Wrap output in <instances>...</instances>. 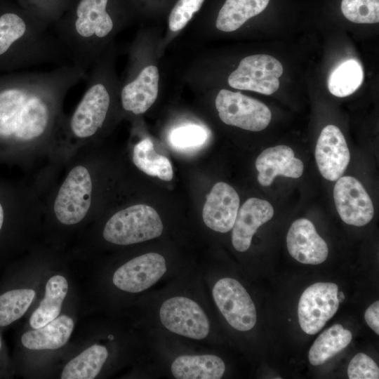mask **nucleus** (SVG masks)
Wrapping results in <instances>:
<instances>
[{"label": "nucleus", "instance_id": "obj_20", "mask_svg": "<svg viewBox=\"0 0 379 379\" xmlns=\"http://www.w3.org/2000/svg\"><path fill=\"white\" fill-rule=\"evenodd\" d=\"M67 290L68 284L64 277L55 275L48 280L44 298L29 319L32 328L41 327L59 315Z\"/></svg>", "mask_w": 379, "mask_h": 379}, {"label": "nucleus", "instance_id": "obj_14", "mask_svg": "<svg viewBox=\"0 0 379 379\" xmlns=\"http://www.w3.org/2000/svg\"><path fill=\"white\" fill-rule=\"evenodd\" d=\"M286 244L290 255L303 264L318 265L328 257L326 241L318 234L313 223L306 218L298 219L291 224Z\"/></svg>", "mask_w": 379, "mask_h": 379}, {"label": "nucleus", "instance_id": "obj_19", "mask_svg": "<svg viewBox=\"0 0 379 379\" xmlns=\"http://www.w3.org/2000/svg\"><path fill=\"white\" fill-rule=\"evenodd\" d=\"M171 370L178 379H219L225 373V365L213 354L182 355L173 361Z\"/></svg>", "mask_w": 379, "mask_h": 379}, {"label": "nucleus", "instance_id": "obj_33", "mask_svg": "<svg viewBox=\"0 0 379 379\" xmlns=\"http://www.w3.org/2000/svg\"><path fill=\"white\" fill-rule=\"evenodd\" d=\"M1 347V335H0V348Z\"/></svg>", "mask_w": 379, "mask_h": 379}, {"label": "nucleus", "instance_id": "obj_1", "mask_svg": "<svg viewBox=\"0 0 379 379\" xmlns=\"http://www.w3.org/2000/svg\"><path fill=\"white\" fill-rule=\"evenodd\" d=\"M87 72L72 63L18 75L0 86V147H25L65 126L62 104Z\"/></svg>", "mask_w": 379, "mask_h": 379}, {"label": "nucleus", "instance_id": "obj_11", "mask_svg": "<svg viewBox=\"0 0 379 379\" xmlns=\"http://www.w3.org/2000/svg\"><path fill=\"white\" fill-rule=\"evenodd\" d=\"M333 197L337 211L345 223L360 227L372 220L374 215L372 201L355 178H338L334 186Z\"/></svg>", "mask_w": 379, "mask_h": 379}, {"label": "nucleus", "instance_id": "obj_9", "mask_svg": "<svg viewBox=\"0 0 379 379\" xmlns=\"http://www.w3.org/2000/svg\"><path fill=\"white\" fill-rule=\"evenodd\" d=\"M163 326L170 331L184 337L201 340L209 333L208 319L193 300L176 296L166 300L159 310Z\"/></svg>", "mask_w": 379, "mask_h": 379}, {"label": "nucleus", "instance_id": "obj_22", "mask_svg": "<svg viewBox=\"0 0 379 379\" xmlns=\"http://www.w3.org/2000/svg\"><path fill=\"white\" fill-rule=\"evenodd\" d=\"M352 333L339 324L323 331L312 345L308 359L313 366L324 364L345 349L351 342Z\"/></svg>", "mask_w": 379, "mask_h": 379}, {"label": "nucleus", "instance_id": "obj_28", "mask_svg": "<svg viewBox=\"0 0 379 379\" xmlns=\"http://www.w3.org/2000/svg\"><path fill=\"white\" fill-rule=\"evenodd\" d=\"M206 130L199 125L189 124L175 128L169 140L173 147L180 149H194L204 145L207 140Z\"/></svg>", "mask_w": 379, "mask_h": 379}, {"label": "nucleus", "instance_id": "obj_32", "mask_svg": "<svg viewBox=\"0 0 379 379\" xmlns=\"http://www.w3.org/2000/svg\"><path fill=\"white\" fill-rule=\"evenodd\" d=\"M5 218L4 206L0 201V230L2 228Z\"/></svg>", "mask_w": 379, "mask_h": 379}, {"label": "nucleus", "instance_id": "obj_13", "mask_svg": "<svg viewBox=\"0 0 379 379\" xmlns=\"http://www.w3.org/2000/svg\"><path fill=\"white\" fill-rule=\"evenodd\" d=\"M239 203V197L232 187L223 182H217L204 205L202 217L205 225L215 232H229L234 225Z\"/></svg>", "mask_w": 379, "mask_h": 379}, {"label": "nucleus", "instance_id": "obj_21", "mask_svg": "<svg viewBox=\"0 0 379 379\" xmlns=\"http://www.w3.org/2000/svg\"><path fill=\"white\" fill-rule=\"evenodd\" d=\"M269 2L270 0H226L219 11L216 27L223 32L235 31L262 12Z\"/></svg>", "mask_w": 379, "mask_h": 379}, {"label": "nucleus", "instance_id": "obj_24", "mask_svg": "<svg viewBox=\"0 0 379 379\" xmlns=\"http://www.w3.org/2000/svg\"><path fill=\"white\" fill-rule=\"evenodd\" d=\"M133 161L141 171L165 181L173 178V171L170 161L157 154L152 140L145 138L137 143L133 151Z\"/></svg>", "mask_w": 379, "mask_h": 379}, {"label": "nucleus", "instance_id": "obj_2", "mask_svg": "<svg viewBox=\"0 0 379 379\" xmlns=\"http://www.w3.org/2000/svg\"><path fill=\"white\" fill-rule=\"evenodd\" d=\"M102 62L99 58L88 76L86 91L66 124L69 133L79 140L95 136L103 127L112 102Z\"/></svg>", "mask_w": 379, "mask_h": 379}, {"label": "nucleus", "instance_id": "obj_4", "mask_svg": "<svg viewBox=\"0 0 379 379\" xmlns=\"http://www.w3.org/2000/svg\"><path fill=\"white\" fill-rule=\"evenodd\" d=\"M93 183L88 170L74 166L67 174L55 199L53 209L59 222L74 225L81 221L91 204Z\"/></svg>", "mask_w": 379, "mask_h": 379}, {"label": "nucleus", "instance_id": "obj_29", "mask_svg": "<svg viewBox=\"0 0 379 379\" xmlns=\"http://www.w3.org/2000/svg\"><path fill=\"white\" fill-rule=\"evenodd\" d=\"M204 0H178L168 18L169 28L173 32L182 29L192 15L201 7Z\"/></svg>", "mask_w": 379, "mask_h": 379}, {"label": "nucleus", "instance_id": "obj_15", "mask_svg": "<svg viewBox=\"0 0 379 379\" xmlns=\"http://www.w3.org/2000/svg\"><path fill=\"white\" fill-rule=\"evenodd\" d=\"M274 215L272 206L266 200L250 198L239 208L232 228V243L239 252L247 251L258 229Z\"/></svg>", "mask_w": 379, "mask_h": 379}, {"label": "nucleus", "instance_id": "obj_31", "mask_svg": "<svg viewBox=\"0 0 379 379\" xmlns=\"http://www.w3.org/2000/svg\"><path fill=\"white\" fill-rule=\"evenodd\" d=\"M364 319L368 326L377 334H379V302L371 304L366 310Z\"/></svg>", "mask_w": 379, "mask_h": 379}, {"label": "nucleus", "instance_id": "obj_6", "mask_svg": "<svg viewBox=\"0 0 379 379\" xmlns=\"http://www.w3.org/2000/svg\"><path fill=\"white\" fill-rule=\"evenodd\" d=\"M282 73L283 67L275 58L253 55L241 60L229 76L228 84L234 88L271 95L278 90Z\"/></svg>", "mask_w": 379, "mask_h": 379}, {"label": "nucleus", "instance_id": "obj_5", "mask_svg": "<svg viewBox=\"0 0 379 379\" xmlns=\"http://www.w3.org/2000/svg\"><path fill=\"white\" fill-rule=\"evenodd\" d=\"M215 107L225 124L251 131L265 129L271 121L267 105L240 92L220 90L215 98Z\"/></svg>", "mask_w": 379, "mask_h": 379}, {"label": "nucleus", "instance_id": "obj_30", "mask_svg": "<svg viewBox=\"0 0 379 379\" xmlns=\"http://www.w3.org/2000/svg\"><path fill=\"white\" fill-rule=\"evenodd\" d=\"M347 375L350 379H378L379 368L369 356L358 353L348 365Z\"/></svg>", "mask_w": 379, "mask_h": 379}, {"label": "nucleus", "instance_id": "obj_23", "mask_svg": "<svg viewBox=\"0 0 379 379\" xmlns=\"http://www.w3.org/2000/svg\"><path fill=\"white\" fill-rule=\"evenodd\" d=\"M108 357L105 347L93 345L69 361L61 374L62 379H93L99 373Z\"/></svg>", "mask_w": 379, "mask_h": 379}, {"label": "nucleus", "instance_id": "obj_25", "mask_svg": "<svg viewBox=\"0 0 379 379\" xmlns=\"http://www.w3.org/2000/svg\"><path fill=\"white\" fill-rule=\"evenodd\" d=\"M364 80V71L360 63L354 59L340 63L330 74L328 88L331 94L345 97L353 93Z\"/></svg>", "mask_w": 379, "mask_h": 379}, {"label": "nucleus", "instance_id": "obj_26", "mask_svg": "<svg viewBox=\"0 0 379 379\" xmlns=\"http://www.w3.org/2000/svg\"><path fill=\"white\" fill-rule=\"evenodd\" d=\"M35 296L32 289H15L0 295V326H6L20 319L27 310Z\"/></svg>", "mask_w": 379, "mask_h": 379}, {"label": "nucleus", "instance_id": "obj_8", "mask_svg": "<svg viewBox=\"0 0 379 379\" xmlns=\"http://www.w3.org/2000/svg\"><path fill=\"white\" fill-rule=\"evenodd\" d=\"M212 293L217 307L232 328L247 331L254 327L257 321L255 305L237 280L222 278L215 284Z\"/></svg>", "mask_w": 379, "mask_h": 379}, {"label": "nucleus", "instance_id": "obj_7", "mask_svg": "<svg viewBox=\"0 0 379 379\" xmlns=\"http://www.w3.org/2000/svg\"><path fill=\"white\" fill-rule=\"evenodd\" d=\"M338 287L330 282H317L302 293L298 307V321L309 335L318 333L338 310Z\"/></svg>", "mask_w": 379, "mask_h": 379}, {"label": "nucleus", "instance_id": "obj_27", "mask_svg": "<svg viewBox=\"0 0 379 379\" xmlns=\"http://www.w3.org/2000/svg\"><path fill=\"white\" fill-rule=\"evenodd\" d=\"M341 11L347 20L354 23L379 22V0H342Z\"/></svg>", "mask_w": 379, "mask_h": 379}, {"label": "nucleus", "instance_id": "obj_17", "mask_svg": "<svg viewBox=\"0 0 379 379\" xmlns=\"http://www.w3.org/2000/svg\"><path fill=\"white\" fill-rule=\"evenodd\" d=\"M159 74L154 65L144 67L120 93L122 107L135 114L145 112L155 102L159 90Z\"/></svg>", "mask_w": 379, "mask_h": 379}, {"label": "nucleus", "instance_id": "obj_12", "mask_svg": "<svg viewBox=\"0 0 379 379\" xmlns=\"http://www.w3.org/2000/svg\"><path fill=\"white\" fill-rule=\"evenodd\" d=\"M350 159L345 138L339 128L325 126L315 148V159L321 175L328 180H337L344 173Z\"/></svg>", "mask_w": 379, "mask_h": 379}, {"label": "nucleus", "instance_id": "obj_18", "mask_svg": "<svg viewBox=\"0 0 379 379\" xmlns=\"http://www.w3.org/2000/svg\"><path fill=\"white\" fill-rule=\"evenodd\" d=\"M73 328L74 321L69 317L58 316L44 326L25 333L21 342L33 350L58 349L68 341Z\"/></svg>", "mask_w": 379, "mask_h": 379}, {"label": "nucleus", "instance_id": "obj_16", "mask_svg": "<svg viewBox=\"0 0 379 379\" xmlns=\"http://www.w3.org/2000/svg\"><path fill=\"white\" fill-rule=\"evenodd\" d=\"M255 167L258 181L264 187L270 186L277 175L298 178L304 168L302 161L294 157L293 149L284 145L263 150L256 159Z\"/></svg>", "mask_w": 379, "mask_h": 379}, {"label": "nucleus", "instance_id": "obj_3", "mask_svg": "<svg viewBox=\"0 0 379 379\" xmlns=\"http://www.w3.org/2000/svg\"><path fill=\"white\" fill-rule=\"evenodd\" d=\"M161 220L154 208L136 204L114 213L103 230L104 239L117 245H131L159 237Z\"/></svg>", "mask_w": 379, "mask_h": 379}, {"label": "nucleus", "instance_id": "obj_10", "mask_svg": "<svg viewBox=\"0 0 379 379\" xmlns=\"http://www.w3.org/2000/svg\"><path fill=\"white\" fill-rule=\"evenodd\" d=\"M166 271V260L157 253H147L135 257L114 273L113 284L121 291L142 292L157 282Z\"/></svg>", "mask_w": 379, "mask_h": 379}]
</instances>
